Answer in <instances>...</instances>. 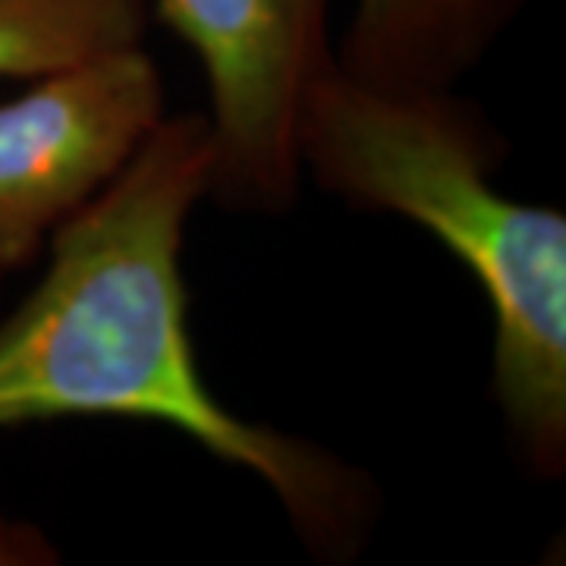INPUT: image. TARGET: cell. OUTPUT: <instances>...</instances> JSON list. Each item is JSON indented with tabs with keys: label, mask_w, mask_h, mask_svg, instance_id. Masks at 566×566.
<instances>
[{
	"label": "cell",
	"mask_w": 566,
	"mask_h": 566,
	"mask_svg": "<svg viewBox=\"0 0 566 566\" xmlns=\"http://www.w3.org/2000/svg\"><path fill=\"white\" fill-rule=\"evenodd\" d=\"M211 170L208 117H164L136 158L51 233L44 277L0 322V431L70 416L167 424L262 479L315 560L349 564L378 528V482L227 409L196 359L180 262Z\"/></svg>",
	"instance_id": "cell-1"
},
{
	"label": "cell",
	"mask_w": 566,
	"mask_h": 566,
	"mask_svg": "<svg viewBox=\"0 0 566 566\" xmlns=\"http://www.w3.org/2000/svg\"><path fill=\"white\" fill-rule=\"evenodd\" d=\"M303 177L353 208L419 223L482 286L494 397L545 482L566 472V218L504 196L506 139L450 92H387L327 66L300 111Z\"/></svg>",
	"instance_id": "cell-2"
},
{
	"label": "cell",
	"mask_w": 566,
	"mask_h": 566,
	"mask_svg": "<svg viewBox=\"0 0 566 566\" xmlns=\"http://www.w3.org/2000/svg\"><path fill=\"white\" fill-rule=\"evenodd\" d=\"M199 57L211 95L208 199L281 214L300 199L296 126L312 82L334 66V0H148Z\"/></svg>",
	"instance_id": "cell-3"
},
{
	"label": "cell",
	"mask_w": 566,
	"mask_h": 566,
	"mask_svg": "<svg viewBox=\"0 0 566 566\" xmlns=\"http://www.w3.org/2000/svg\"><path fill=\"white\" fill-rule=\"evenodd\" d=\"M164 117L161 70L142 44L41 76L0 104V274L35 262Z\"/></svg>",
	"instance_id": "cell-4"
},
{
	"label": "cell",
	"mask_w": 566,
	"mask_h": 566,
	"mask_svg": "<svg viewBox=\"0 0 566 566\" xmlns=\"http://www.w3.org/2000/svg\"><path fill=\"white\" fill-rule=\"evenodd\" d=\"M528 0H356L334 48L349 80L450 92L485 61Z\"/></svg>",
	"instance_id": "cell-5"
},
{
	"label": "cell",
	"mask_w": 566,
	"mask_h": 566,
	"mask_svg": "<svg viewBox=\"0 0 566 566\" xmlns=\"http://www.w3.org/2000/svg\"><path fill=\"white\" fill-rule=\"evenodd\" d=\"M148 0H0V80H41L139 48Z\"/></svg>",
	"instance_id": "cell-6"
},
{
	"label": "cell",
	"mask_w": 566,
	"mask_h": 566,
	"mask_svg": "<svg viewBox=\"0 0 566 566\" xmlns=\"http://www.w3.org/2000/svg\"><path fill=\"white\" fill-rule=\"evenodd\" d=\"M57 560L61 551L39 526L0 513V566H51Z\"/></svg>",
	"instance_id": "cell-7"
}]
</instances>
